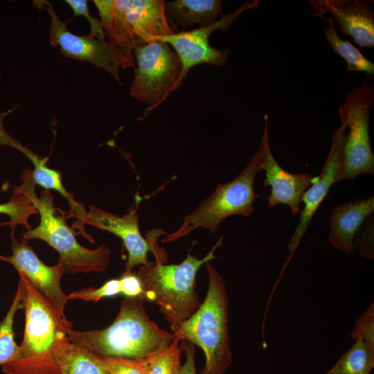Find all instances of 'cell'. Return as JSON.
Returning <instances> with one entry per match:
<instances>
[{
  "mask_svg": "<svg viewBox=\"0 0 374 374\" xmlns=\"http://www.w3.org/2000/svg\"><path fill=\"white\" fill-rule=\"evenodd\" d=\"M165 14L173 25L184 28L198 24L200 27L215 23L222 15V1L175 0L164 1Z\"/></svg>",
  "mask_w": 374,
  "mask_h": 374,
  "instance_id": "cell-19",
  "label": "cell"
},
{
  "mask_svg": "<svg viewBox=\"0 0 374 374\" xmlns=\"http://www.w3.org/2000/svg\"><path fill=\"white\" fill-rule=\"evenodd\" d=\"M65 2L71 7L73 19L78 16L84 17L90 25L89 35L102 41H106L105 34L100 19L93 17L89 10L88 2L85 0H66Z\"/></svg>",
  "mask_w": 374,
  "mask_h": 374,
  "instance_id": "cell-29",
  "label": "cell"
},
{
  "mask_svg": "<svg viewBox=\"0 0 374 374\" xmlns=\"http://www.w3.org/2000/svg\"><path fill=\"white\" fill-rule=\"evenodd\" d=\"M223 235L211 250L202 259L188 251L179 264H163L155 258L148 267L141 266L137 276L143 289L145 301L154 303L172 330L190 318L202 303L195 291V278L199 267L214 259L215 250L222 244Z\"/></svg>",
  "mask_w": 374,
  "mask_h": 374,
  "instance_id": "cell-4",
  "label": "cell"
},
{
  "mask_svg": "<svg viewBox=\"0 0 374 374\" xmlns=\"http://www.w3.org/2000/svg\"><path fill=\"white\" fill-rule=\"evenodd\" d=\"M258 0L251 3L248 1L232 13L227 15H222L220 19L209 26L188 31L181 30L155 38L168 43L177 54L182 64L181 77L182 82L188 71L196 65L201 64L219 66L225 65L230 51L219 50L211 46L208 41L211 34L217 30L228 31L230 24L242 12L258 7Z\"/></svg>",
  "mask_w": 374,
  "mask_h": 374,
  "instance_id": "cell-11",
  "label": "cell"
},
{
  "mask_svg": "<svg viewBox=\"0 0 374 374\" xmlns=\"http://www.w3.org/2000/svg\"><path fill=\"white\" fill-rule=\"evenodd\" d=\"M107 41L134 62L133 49L141 43L174 33L163 0H94Z\"/></svg>",
  "mask_w": 374,
  "mask_h": 374,
  "instance_id": "cell-6",
  "label": "cell"
},
{
  "mask_svg": "<svg viewBox=\"0 0 374 374\" xmlns=\"http://www.w3.org/2000/svg\"><path fill=\"white\" fill-rule=\"evenodd\" d=\"M321 19L328 21V26L324 28L323 33L334 51L346 61V71L364 72L369 78H373L374 63L367 59L348 40H343L339 37L332 18L321 17Z\"/></svg>",
  "mask_w": 374,
  "mask_h": 374,
  "instance_id": "cell-21",
  "label": "cell"
},
{
  "mask_svg": "<svg viewBox=\"0 0 374 374\" xmlns=\"http://www.w3.org/2000/svg\"><path fill=\"white\" fill-rule=\"evenodd\" d=\"M265 129L258 151L262 159V170L265 172L263 186L271 187L270 195L265 199L268 208L277 204H285L290 208L293 216L300 213L299 204L305 190L311 186L316 179L310 173L292 174L283 168L274 157L269 148L268 139V116H264Z\"/></svg>",
  "mask_w": 374,
  "mask_h": 374,
  "instance_id": "cell-15",
  "label": "cell"
},
{
  "mask_svg": "<svg viewBox=\"0 0 374 374\" xmlns=\"http://www.w3.org/2000/svg\"><path fill=\"white\" fill-rule=\"evenodd\" d=\"M350 337L361 339L369 351L374 354V305L369 307L356 319Z\"/></svg>",
  "mask_w": 374,
  "mask_h": 374,
  "instance_id": "cell-27",
  "label": "cell"
},
{
  "mask_svg": "<svg viewBox=\"0 0 374 374\" xmlns=\"http://www.w3.org/2000/svg\"><path fill=\"white\" fill-rule=\"evenodd\" d=\"M355 249L358 248L364 257L373 259V224L365 226L359 229L354 238Z\"/></svg>",
  "mask_w": 374,
  "mask_h": 374,
  "instance_id": "cell-30",
  "label": "cell"
},
{
  "mask_svg": "<svg viewBox=\"0 0 374 374\" xmlns=\"http://www.w3.org/2000/svg\"><path fill=\"white\" fill-rule=\"evenodd\" d=\"M15 108L7 112L0 113V146L8 145L14 148L23 153L33 164L34 170L32 171V177L35 182L46 190H55L63 196L69 202L71 213L78 218V228L83 231V220L87 211L84 206L78 202L72 193L68 192L62 181L60 171L50 168L47 166L48 158H42L33 152L28 147L10 136L3 127L4 118L12 112Z\"/></svg>",
  "mask_w": 374,
  "mask_h": 374,
  "instance_id": "cell-17",
  "label": "cell"
},
{
  "mask_svg": "<svg viewBox=\"0 0 374 374\" xmlns=\"http://www.w3.org/2000/svg\"><path fill=\"white\" fill-rule=\"evenodd\" d=\"M12 239V253L9 256H0V259L12 264L27 280L48 301L53 303L58 312L65 317L64 308L69 300L62 290L60 280L65 269L61 263L48 266L35 253L28 242L21 239L19 242L15 235Z\"/></svg>",
  "mask_w": 374,
  "mask_h": 374,
  "instance_id": "cell-13",
  "label": "cell"
},
{
  "mask_svg": "<svg viewBox=\"0 0 374 374\" xmlns=\"http://www.w3.org/2000/svg\"><path fill=\"white\" fill-rule=\"evenodd\" d=\"M347 125L342 124L332 135L328 156L310 188L304 192L301 202L304 208L300 213V221L287 244L291 254L290 259L305 234L312 217L328 193L331 186L338 181L344 169V150L346 137Z\"/></svg>",
  "mask_w": 374,
  "mask_h": 374,
  "instance_id": "cell-14",
  "label": "cell"
},
{
  "mask_svg": "<svg viewBox=\"0 0 374 374\" xmlns=\"http://www.w3.org/2000/svg\"><path fill=\"white\" fill-rule=\"evenodd\" d=\"M181 350L186 354V361L180 366L178 374H197L195 364V345L188 341H180Z\"/></svg>",
  "mask_w": 374,
  "mask_h": 374,
  "instance_id": "cell-32",
  "label": "cell"
},
{
  "mask_svg": "<svg viewBox=\"0 0 374 374\" xmlns=\"http://www.w3.org/2000/svg\"><path fill=\"white\" fill-rule=\"evenodd\" d=\"M24 287L19 280L12 303L0 323V366L11 360L18 351L19 346L15 341L13 323L17 311L24 306Z\"/></svg>",
  "mask_w": 374,
  "mask_h": 374,
  "instance_id": "cell-23",
  "label": "cell"
},
{
  "mask_svg": "<svg viewBox=\"0 0 374 374\" xmlns=\"http://www.w3.org/2000/svg\"><path fill=\"white\" fill-rule=\"evenodd\" d=\"M374 103V86L367 80L350 90L339 109L342 123L349 128L344 150V169L338 181L374 173V155L368 133Z\"/></svg>",
  "mask_w": 374,
  "mask_h": 374,
  "instance_id": "cell-9",
  "label": "cell"
},
{
  "mask_svg": "<svg viewBox=\"0 0 374 374\" xmlns=\"http://www.w3.org/2000/svg\"><path fill=\"white\" fill-rule=\"evenodd\" d=\"M133 55L137 64L130 94L149 105L145 116L182 85V64L171 46L158 39L136 45Z\"/></svg>",
  "mask_w": 374,
  "mask_h": 374,
  "instance_id": "cell-8",
  "label": "cell"
},
{
  "mask_svg": "<svg viewBox=\"0 0 374 374\" xmlns=\"http://www.w3.org/2000/svg\"><path fill=\"white\" fill-rule=\"evenodd\" d=\"M142 296L126 297L113 323L103 330L68 332L70 341L101 357L148 360L168 348L175 335L160 328L145 311Z\"/></svg>",
  "mask_w": 374,
  "mask_h": 374,
  "instance_id": "cell-1",
  "label": "cell"
},
{
  "mask_svg": "<svg viewBox=\"0 0 374 374\" xmlns=\"http://www.w3.org/2000/svg\"><path fill=\"white\" fill-rule=\"evenodd\" d=\"M374 368V354L361 339L355 343L325 374H371Z\"/></svg>",
  "mask_w": 374,
  "mask_h": 374,
  "instance_id": "cell-22",
  "label": "cell"
},
{
  "mask_svg": "<svg viewBox=\"0 0 374 374\" xmlns=\"http://www.w3.org/2000/svg\"><path fill=\"white\" fill-rule=\"evenodd\" d=\"M205 264L208 276L206 298L198 310L172 332L180 341L191 342L204 351L205 363L200 374H224L233 362L229 298L221 274L209 262Z\"/></svg>",
  "mask_w": 374,
  "mask_h": 374,
  "instance_id": "cell-3",
  "label": "cell"
},
{
  "mask_svg": "<svg viewBox=\"0 0 374 374\" xmlns=\"http://www.w3.org/2000/svg\"><path fill=\"white\" fill-rule=\"evenodd\" d=\"M96 357L98 363L109 374H148L149 359L140 361L123 358L101 357L96 355Z\"/></svg>",
  "mask_w": 374,
  "mask_h": 374,
  "instance_id": "cell-26",
  "label": "cell"
},
{
  "mask_svg": "<svg viewBox=\"0 0 374 374\" xmlns=\"http://www.w3.org/2000/svg\"><path fill=\"white\" fill-rule=\"evenodd\" d=\"M24 287L25 328L14 357L2 365L6 374H59L57 352L68 340L72 323L20 273Z\"/></svg>",
  "mask_w": 374,
  "mask_h": 374,
  "instance_id": "cell-2",
  "label": "cell"
},
{
  "mask_svg": "<svg viewBox=\"0 0 374 374\" xmlns=\"http://www.w3.org/2000/svg\"><path fill=\"white\" fill-rule=\"evenodd\" d=\"M137 208L122 216L104 211L93 205L89 206L83 220L84 224L98 229L108 231L120 238L128 253L123 274H130L137 265L148 267L152 263L148 258V252H154L155 258L164 260L163 255L159 250L157 239L166 233L162 230L152 232L149 238H144L140 231Z\"/></svg>",
  "mask_w": 374,
  "mask_h": 374,
  "instance_id": "cell-12",
  "label": "cell"
},
{
  "mask_svg": "<svg viewBox=\"0 0 374 374\" xmlns=\"http://www.w3.org/2000/svg\"><path fill=\"white\" fill-rule=\"evenodd\" d=\"M34 6L44 10L50 16V42L59 48L63 55L81 62H87L100 69L105 70L119 84H122L120 68L134 66L123 51L109 41H102L89 35H78L67 28L70 19L62 21L58 17L53 4L46 0H35Z\"/></svg>",
  "mask_w": 374,
  "mask_h": 374,
  "instance_id": "cell-10",
  "label": "cell"
},
{
  "mask_svg": "<svg viewBox=\"0 0 374 374\" xmlns=\"http://www.w3.org/2000/svg\"><path fill=\"white\" fill-rule=\"evenodd\" d=\"M121 294L119 279H111L98 288L89 287L72 292L68 295L69 299H79L97 303L105 297Z\"/></svg>",
  "mask_w": 374,
  "mask_h": 374,
  "instance_id": "cell-28",
  "label": "cell"
},
{
  "mask_svg": "<svg viewBox=\"0 0 374 374\" xmlns=\"http://www.w3.org/2000/svg\"><path fill=\"white\" fill-rule=\"evenodd\" d=\"M12 197L9 202L0 204V214H6L10 217L7 223L11 228V234H14L17 225H22L27 230L31 226L28 224L30 216L38 212L28 195L18 186H12Z\"/></svg>",
  "mask_w": 374,
  "mask_h": 374,
  "instance_id": "cell-24",
  "label": "cell"
},
{
  "mask_svg": "<svg viewBox=\"0 0 374 374\" xmlns=\"http://www.w3.org/2000/svg\"><path fill=\"white\" fill-rule=\"evenodd\" d=\"M181 351L176 337L168 348L149 359L148 374H178Z\"/></svg>",
  "mask_w": 374,
  "mask_h": 374,
  "instance_id": "cell-25",
  "label": "cell"
},
{
  "mask_svg": "<svg viewBox=\"0 0 374 374\" xmlns=\"http://www.w3.org/2000/svg\"><path fill=\"white\" fill-rule=\"evenodd\" d=\"M262 166V159L258 150L234 180L219 184L211 196L185 216L177 231L166 234L162 242L175 241L200 227L215 233L226 217L238 215L249 216L253 211V201L260 197L254 192L253 182Z\"/></svg>",
  "mask_w": 374,
  "mask_h": 374,
  "instance_id": "cell-7",
  "label": "cell"
},
{
  "mask_svg": "<svg viewBox=\"0 0 374 374\" xmlns=\"http://www.w3.org/2000/svg\"><path fill=\"white\" fill-rule=\"evenodd\" d=\"M121 294L126 297H139L143 294V289L141 282L137 275L123 274L119 278Z\"/></svg>",
  "mask_w": 374,
  "mask_h": 374,
  "instance_id": "cell-31",
  "label": "cell"
},
{
  "mask_svg": "<svg viewBox=\"0 0 374 374\" xmlns=\"http://www.w3.org/2000/svg\"><path fill=\"white\" fill-rule=\"evenodd\" d=\"M317 11L312 15H332L342 35L350 36L360 47L374 46V10L359 0H310Z\"/></svg>",
  "mask_w": 374,
  "mask_h": 374,
  "instance_id": "cell-16",
  "label": "cell"
},
{
  "mask_svg": "<svg viewBox=\"0 0 374 374\" xmlns=\"http://www.w3.org/2000/svg\"><path fill=\"white\" fill-rule=\"evenodd\" d=\"M56 363L59 374H109L98 363L96 355L69 339L60 346Z\"/></svg>",
  "mask_w": 374,
  "mask_h": 374,
  "instance_id": "cell-20",
  "label": "cell"
},
{
  "mask_svg": "<svg viewBox=\"0 0 374 374\" xmlns=\"http://www.w3.org/2000/svg\"><path fill=\"white\" fill-rule=\"evenodd\" d=\"M373 211V196L335 207L329 219V243L347 255L353 253L356 250L354 238Z\"/></svg>",
  "mask_w": 374,
  "mask_h": 374,
  "instance_id": "cell-18",
  "label": "cell"
},
{
  "mask_svg": "<svg viewBox=\"0 0 374 374\" xmlns=\"http://www.w3.org/2000/svg\"><path fill=\"white\" fill-rule=\"evenodd\" d=\"M21 178L22 183L19 187L30 198L40 216L38 226L26 230L22 240L28 242L39 239L46 242L58 252V262L65 272H104L110 261L109 247L104 244L95 249L82 246L64 217L57 213L54 197L50 190L44 189L39 197L35 194V184L30 170H24Z\"/></svg>",
  "mask_w": 374,
  "mask_h": 374,
  "instance_id": "cell-5",
  "label": "cell"
}]
</instances>
